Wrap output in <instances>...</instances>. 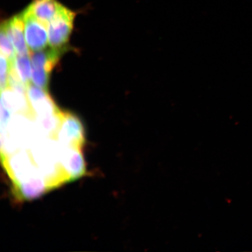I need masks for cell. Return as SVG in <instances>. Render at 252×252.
<instances>
[{"label": "cell", "instance_id": "6da1fadb", "mask_svg": "<svg viewBox=\"0 0 252 252\" xmlns=\"http://www.w3.org/2000/svg\"><path fill=\"white\" fill-rule=\"evenodd\" d=\"M1 125V164L12 196L31 201L86 175V134L77 116L63 114L62 124Z\"/></svg>", "mask_w": 252, "mask_h": 252}, {"label": "cell", "instance_id": "7a4b0ae2", "mask_svg": "<svg viewBox=\"0 0 252 252\" xmlns=\"http://www.w3.org/2000/svg\"><path fill=\"white\" fill-rule=\"evenodd\" d=\"M75 17L74 12L62 5L55 17L48 24L50 48L65 51L73 29Z\"/></svg>", "mask_w": 252, "mask_h": 252}, {"label": "cell", "instance_id": "3957f363", "mask_svg": "<svg viewBox=\"0 0 252 252\" xmlns=\"http://www.w3.org/2000/svg\"><path fill=\"white\" fill-rule=\"evenodd\" d=\"M25 24V36L30 51L45 50L49 43L48 25L34 17L27 8L22 12Z\"/></svg>", "mask_w": 252, "mask_h": 252}, {"label": "cell", "instance_id": "277c9868", "mask_svg": "<svg viewBox=\"0 0 252 252\" xmlns=\"http://www.w3.org/2000/svg\"><path fill=\"white\" fill-rule=\"evenodd\" d=\"M17 55H29L25 36V24L21 14L4 23Z\"/></svg>", "mask_w": 252, "mask_h": 252}, {"label": "cell", "instance_id": "5b68a950", "mask_svg": "<svg viewBox=\"0 0 252 252\" xmlns=\"http://www.w3.org/2000/svg\"><path fill=\"white\" fill-rule=\"evenodd\" d=\"M62 5L57 0H33L27 8L34 17L48 25Z\"/></svg>", "mask_w": 252, "mask_h": 252}, {"label": "cell", "instance_id": "8992f818", "mask_svg": "<svg viewBox=\"0 0 252 252\" xmlns=\"http://www.w3.org/2000/svg\"><path fill=\"white\" fill-rule=\"evenodd\" d=\"M11 71L9 78L23 83L25 87L31 84L32 79V63L29 55H17L11 62Z\"/></svg>", "mask_w": 252, "mask_h": 252}, {"label": "cell", "instance_id": "52a82bcc", "mask_svg": "<svg viewBox=\"0 0 252 252\" xmlns=\"http://www.w3.org/2000/svg\"><path fill=\"white\" fill-rule=\"evenodd\" d=\"M63 52L51 48L34 52H30L32 66L33 68L42 69L51 73Z\"/></svg>", "mask_w": 252, "mask_h": 252}, {"label": "cell", "instance_id": "ba28073f", "mask_svg": "<svg viewBox=\"0 0 252 252\" xmlns=\"http://www.w3.org/2000/svg\"><path fill=\"white\" fill-rule=\"evenodd\" d=\"M0 47L1 54L6 57L9 61H13L17 53L4 23H2L1 26Z\"/></svg>", "mask_w": 252, "mask_h": 252}, {"label": "cell", "instance_id": "9c48e42d", "mask_svg": "<svg viewBox=\"0 0 252 252\" xmlns=\"http://www.w3.org/2000/svg\"><path fill=\"white\" fill-rule=\"evenodd\" d=\"M50 73L42 69L32 67V81L34 86L42 88V89L48 90Z\"/></svg>", "mask_w": 252, "mask_h": 252}, {"label": "cell", "instance_id": "30bf717a", "mask_svg": "<svg viewBox=\"0 0 252 252\" xmlns=\"http://www.w3.org/2000/svg\"><path fill=\"white\" fill-rule=\"evenodd\" d=\"M1 92L9 88V77H10L11 63L4 55L1 54Z\"/></svg>", "mask_w": 252, "mask_h": 252}]
</instances>
